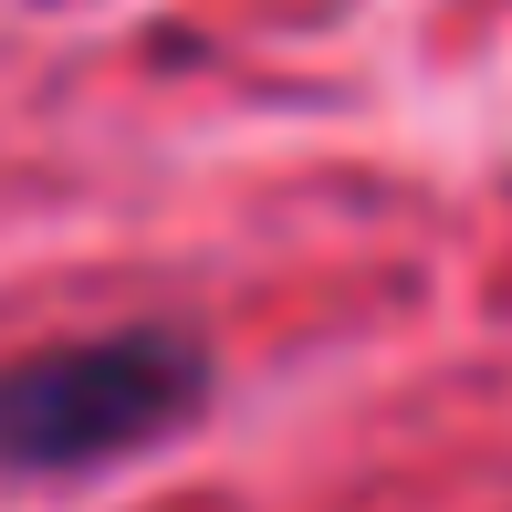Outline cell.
I'll use <instances>...</instances> for the list:
<instances>
[{
	"mask_svg": "<svg viewBox=\"0 0 512 512\" xmlns=\"http://www.w3.org/2000/svg\"><path fill=\"white\" fill-rule=\"evenodd\" d=\"M220 366L189 324H115L84 345L0 366V471L11 481H63V471H115V460L178 439L209 408Z\"/></svg>",
	"mask_w": 512,
	"mask_h": 512,
	"instance_id": "1",
	"label": "cell"
}]
</instances>
